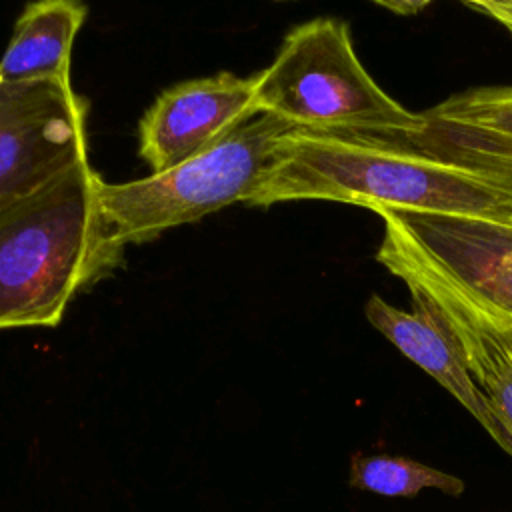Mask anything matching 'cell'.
I'll return each instance as SVG.
<instances>
[{
    "mask_svg": "<svg viewBox=\"0 0 512 512\" xmlns=\"http://www.w3.org/2000/svg\"><path fill=\"white\" fill-rule=\"evenodd\" d=\"M326 200L412 212L512 214V202L476 174L404 144L292 128L250 198L252 206Z\"/></svg>",
    "mask_w": 512,
    "mask_h": 512,
    "instance_id": "cell-1",
    "label": "cell"
},
{
    "mask_svg": "<svg viewBox=\"0 0 512 512\" xmlns=\"http://www.w3.org/2000/svg\"><path fill=\"white\" fill-rule=\"evenodd\" d=\"M90 162L0 208V330L58 326L76 292L114 264L96 240Z\"/></svg>",
    "mask_w": 512,
    "mask_h": 512,
    "instance_id": "cell-2",
    "label": "cell"
},
{
    "mask_svg": "<svg viewBox=\"0 0 512 512\" xmlns=\"http://www.w3.org/2000/svg\"><path fill=\"white\" fill-rule=\"evenodd\" d=\"M294 126L254 110L190 160L146 178L96 190V240L110 264L130 242L200 220L236 202H250L264 180L276 146Z\"/></svg>",
    "mask_w": 512,
    "mask_h": 512,
    "instance_id": "cell-3",
    "label": "cell"
},
{
    "mask_svg": "<svg viewBox=\"0 0 512 512\" xmlns=\"http://www.w3.org/2000/svg\"><path fill=\"white\" fill-rule=\"evenodd\" d=\"M254 106L314 132L396 140L418 114L380 88L356 56L350 26L332 16L292 28L274 62L256 74Z\"/></svg>",
    "mask_w": 512,
    "mask_h": 512,
    "instance_id": "cell-4",
    "label": "cell"
},
{
    "mask_svg": "<svg viewBox=\"0 0 512 512\" xmlns=\"http://www.w3.org/2000/svg\"><path fill=\"white\" fill-rule=\"evenodd\" d=\"M376 260L412 268L512 320V214L380 208Z\"/></svg>",
    "mask_w": 512,
    "mask_h": 512,
    "instance_id": "cell-5",
    "label": "cell"
},
{
    "mask_svg": "<svg viewBox=\"0 0 512 512\" xmlns=\"http://www.w3.org/2000/svg\"><path fill=\"white\" fill-rule=\"evenodd\" d=\"M86 160V102L70 78L0 80V208Z\"/></svg>",
    "mask_w": 512,
    "mask_h": 512,
    "instance_id": "cell-6",
    "label": "cell"
},
{
    "mask_svg": "<svg viewBox=\"0 0 512 512\" xmlns=\"http://www.w3.org/2000/svg\"><path fill=\"white\" fill-rule=\"evenodd\" d=\"M392 142L468 170L512 202V84L456 92L418 112V128Z\"/></svg>",
    "mask_w": 512,
    "mask_h": 512,
    "instance_id": "cell-7",
    "label": "cell"
},
{
    "mask_svg": "<svg viewBox=\"0 0 512 512\" xmlns=\"http://www.w3.org/2000/svg\"><path fill=\"white\" fill-rule=\"evenodd\" d=\"M256 76L220 72L164 90L140 120V156L152 174L166 172L210 148L254 112Z\"/></svg>",
    "mask_w": 512,
    "mask_h": 512,
    "instance_id": "cell-8",
    "label": "cell"
},
{
    "mask_svg": "<svg viewBox=\"0 0 512 512\" xmlns=\"http://www.w3.org/2000/svg\"><path fill=\"white\" fill-rule=\"evenodd\" d=\"M388 272L422 294L454 332L476 388L512 442V320L412 268Z\"/></svg>",
    "mask_w": 512,
    "mask_h": 512,
    "instance_id": "cell-9",
    "label": "cell"
},
{
    "mask_svg": "<svg viewBox=\"0 0 512 512\" xmlns=\"http://www.w3.org/2000/svg\"><path fill=\"white\" fill-rule=\"evenodd\" d=\"M410 300L412 310L408 312L372 294L364 314L384 338L446 388L480 422L490 438L512 456V442L476 388L454 332L422 294L410 292Z\"/></svg>",
    "mask_w": 512,
    "mask_h": 512,
    "instance_id": "cell-10",
    "label": "cell"
},
{
    "mask_svg": "<svg viewBox=\"0 0 512 512\" xmlns=\"http://www.w3.org/2000/svg\"><path fill=\"white\" fill-rule=\"evenodd\" d=\"M86 18L82 0H34L18 16L0 58V80L70 78L76 32Z\"/></svg>",
    "mask_w": 512,
    "mask_h": 512,
    "instance_id": "cell-11",
    "label": "cell"
},
{
    "mask_svg": "<svg viewBox=\"0 0 512 512\" xmlns=\"http://www.w3.org/2000/svg\"><path fill=\"white\" fill-rule=\"evenodd\" d=\"M350 486L380 496H416L424 488H438L448 496H460L464 482L422 462L404 456H362L350 464Z\"/></svg>",
    "mask_w": 512,
    "mask_h": 512,
    "instance_id": "cell-12",
    "label": "cell"
},
{
    "mask_svg": "<svg viewBox=\"0 0 512 512\" xmlns=\"http://www.w3.org/2000/svg\"><path fill=\"white\" fill-rule=\"evenodd\" d=\"M472 10H478L492 20H496L500 26H504L512 34V0H494V2H480L472 6Z\"/></svg>",
    "mask_w": 512,
    "mask_h": 512,
    "instance_id": "cell-13",
    "label": "cell"
},
{
    "mask_svg": "<svg viewBox=\"0 0 512 512\" xmlns=\"http://www.w3.org/2000/svg\"><path fill=\"white\" fill-rule=\"evenodd\" d=\"M394 14H400V16H410V14H418L420 10H424L430 2L434 0H370Z\"/></svg>",
    "mask_w": 512,
    "mask_h": 512,
    "instance_id": "cell-14",
    "label": "cell"
},
{
    "mask_svg": "<svg viewBox=\"0 0 512 512\" xmlns=\"http://www.w3.org/2000/svg\"><path fill=\"white\" fill-rule=\"evenodd\" d=\"M460 2H464L466 6H476V4H480V2H494V0H460Z\"/></svg>",
    "mask_w": 512,
    "mask_h": 512,
    "instance_id": "cell-15",
    "label": "cell"
}]
</instances>
